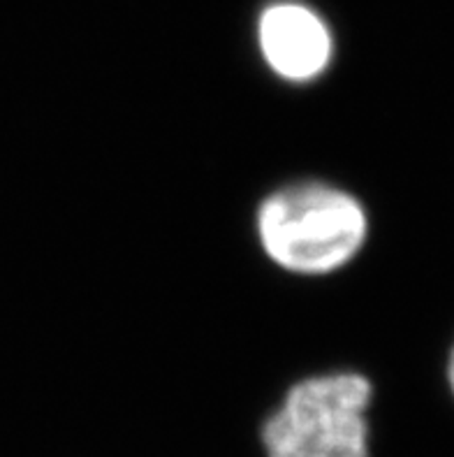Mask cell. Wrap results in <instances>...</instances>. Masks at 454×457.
<instances>
[{
    "instance_id": "obj_4",
    "label": "cell",
    "mask_w": 454,
    "mask_h": 457,
    "mask_svg": "<svg viewBox=\"0 0 454 457\" xmlns=\"http://www.w3.org/2000/svg\"><path fill=\"white\" fill-rule=\"evenodd\" d=\"M445 378H448L450 395H452V397H454V346H452V351H450L448 367H445Z\"/></svg>"
},
{
    "instance_id": "obj_3",
    "label": "cell",
    "mask_w": 454,
    "mask_h": 457,
    "mask_svg": "<svg viewBox=\"0 0 454 457\" xmlns=\"http://www.w3.org/2000/svg\"><path fill=\"white\" fill-rule=\"evenodd\" d=\"M258 42L271 72L290 84H309L325 75L334 56L325 19L300 3L267 7L258 23Z\"/></svg>"
},
{
    "instance_id": "obj_2",
    "label": "cell",
    "mask_w": 454,
    "mask_h": 457,
    "mask_svg": "<svg viewBox=\"0 0 454 457\" xmlns=\"http://www.w3.org/2000/svg\"><path fill=\"white\" fill-rule=\"evenodd\" d=\"M374 386L357 371L294 383L262 425L267 457H371Z\"/></svg>"
},
{
    "instance_id": "obj_1",
    "label": "cell",
    "mask_w": 454,
    "mask_h": 457,
    "mask_svg": "<svg viewBox=\"0 0 454 457\" xmlns=\"http://www.w3.org/2000/svg\"><path fill=\"white\" fill-rule=\"evenodd\" d=\"M255 228L274 265L290 274L322 277L345 267L364 249L368 216L343 188L301 181L265 197Z\"/></svg>"
}]
</instances>
